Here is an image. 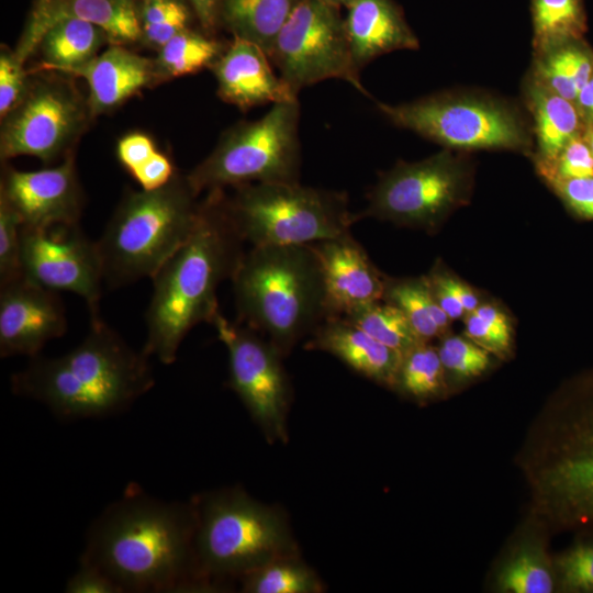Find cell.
Here are the masks:
<instances>
[{"label": "cell", "instance_id": "6da1fadb", "mask_svg": "<svg viewBox=\"0 0 593 593\" xmlns=\"http://www.w3.org/2000/svg\"><path fill=\"white\" fill-rule=\"evenodd\" d=\"M194 532L191 501H165L130 483L89 525L79 560L101 570L122 593L204 589Z\"/></svg>", "mask_w": 593, "mask_h": 593}, {"label": "cell", "instance_id": "4316f807", "mask_svg": "<svg viewBox=\"0 0 593 593\" xmlns=\"http://www.w3.org/2000/svg\"><path fill=\"white\" fill-rule=\"evenodd\" d=\"M382 300L403 312L422 340L441 338L449 332L452 321L433 296L426 276L387 277Z\"/></svg>", "mask_w": 593, "mask_h": 593}, {"label": "cell", "instance_id": "83f0119b", "mask_svg": "<svg viewBox=\"0 0 593 593\" xmlns=\"http://www.w3.org/2000/svg\"><path fill=\"white\" fill-rule=\"evenodd\" d=\"M104 38L103 31L89 22L77 19L59 21L45 32L40 42L45 57L41 68L63 72L78 67L96 56Z\"/></svg>", "mask_w": 593, "mask_h": 593}, {"label": "cell", "instance_id": "2e32d148", "mask_svg": "<svg viewBox=\"0 0 593 593\" xmlns=\"http://www.w3.org/2000/svg\"><path fill=\"white\" fill-rule=\"evenodd\" d=\"M67 331L58 292L21 277L0 286V356L40 355L46 343Z\"/></svg>", "mask_w": 593, "mask_h": 593}, {"label": "cell", "instance_id": "d6a6232c", "mask_svg": "<svg viewBox=\"0 0 593 593\" xmlns=\"http://www.w3.org/2000/svg\"><path fill=\"white\" fill-rule=\"evenodd\" d=\"M221 54L220 43L187 29L159 48L157 65L167 75L183 76L214 64Z\"/></svg>", "mask_w": 593, "mask_h": 593}, {"label": "cell", "instance_id": "ab89813d", "mask_svg": "<svg viewBox=\"0 0 593 593\" xmlns=\"http://www.w3.org/2000/svg\"><path fill=\"white\" fill-rule=\"evenodd\" d=\"M547 184L573 216L593 221V177L551 180Z\"/></svg>", "mask_w": 593, "mask_h": 593}, {"label": "cell", "instance_id": "f546056e", "mask_svg": "<svg viewBox=\"0 0 593 593\" xmlns=\"http://www.w3.org/2000/svg\"><path fill=\"white\" fill-rule=\"evenodd\" d=\"M402 356L422 340L403 312L380 300L342 315Z\"/></svg>", "mask_w": 593, "mask_h": 593}, {"label": "cell", "instance_id": "ee69618b", "mask_svg": "<svg viewBox=\"0 0 593 593\" xmlns=\"http://www.w3.org/2000/svg\"><path fill=\"white\" fill-rule=\"evenodd\" d=\"M156 152L153 141L141 133L128 134L118 144V158L131 175Z\"/></svg>", "mask_w": 593, "mask_h": 593}, {"label": "cell", "instance_id": "4dcf8cb0", "mask_svg": "<svg viewBox=\"0 0 593 593\" xmlns=\"http://www.w3.org/2000/svg\"><path fill=\"white\" fill-rule=\"evenodd\" d=\"M248 593H316L322 585L315 573L293 555L276 558L240 579Z\"/></svg>", "mask_w": 593, "mask_h": 593}, {"label": "cell", "instance_id": "e575fe53", "mask_svg": "<svg viewBox=\"0 0 593 593\" xmlns=\"http://www.w3.org/2000/svg\"><path fill=\"white\" fill-rule=\"evenodd\" d=\"M445 372L458 378H474L485 372L491 354L467 336L446 334L437 348Z\"/></svg>", "mask_w": 593, "mask_h": 593}, {"label": "cell", "instance_id": "e0dca14e", "mask_svg": "<svg viewBox=\"0 0 593 593\" xmlns=\"http://www.w3.org/2000/svg\"><path fill=\"white\" fill-rule=\"evenodd\" d=\"M1 197L24 226L79 224L82 199L70 157L59 166L35 171L9 169Z\"/></svg>", "mask_w": 593, "mask_h": 593}, {"label": "cell", "instance_id": "bcb514c9", "mask_svg": "<svg viewBox=\"0 0 593 593\" xmlns=\"http://www.w3.org/2000/svg\"><path fill=\"white\" fill-rule=\"evenodd\" d=\"M430 291L438 305L451 321L465 317L467 314L461 302L446 283L440 269V262H436L426 275Z\"/></svg>", "mask_w": 593, "mask_h": 593}, {"label": "cell", "instance_id": "836d02e7", "mask_svg": "<svg viewBox=\"0 0 593 593\" xmlns=\"http://www.w3.org/2000/svg\"><path fill=\"white\" fill-rule=\"evenodd\" d=\"M142 36L153 47L160 48L174 36L187 30L189 12L180 0H141Z\"/></svg>", "mask_w": 593, "mask_h": 593}, {"label": "cell", "instance_id": "7402d4cb", "mask_svg": "<svg viewBox=\"0 0 593 593\" xmlns=\"http://www.w3.org/2000/svg\"><path fill=\"white\" fill-rule=\"evenodd\" d=\"M344 20L356 66L399 49H417L419 43L392 0H354Z\"/></svg>", "mask_w": 593, "mask_h": 593}, {"label": "cell", "instance_id": "f907efd6", "mask_svg": "<svg viewBox=\"0 0 593 593\" xmlns=\"http://www.w3.org/2000/svg\"><path fill=\"white\" fill-rule=\"evenodd\" d=\"M575 105L582 121H585L588 126H593V75L579 92Z\"/></svg>", "mask_w": 593, "mask_h": 593}, {"label": "cell", "instance_id": "ffe728a7", "mask_svg": "<svg viewBox=\"0 0 593 593\" xmlns=\"http://www.w3.org/2000/svg\"><path fill=\"white\" fill-rule=\"evenodd\" d=\"M269 60L260 46L234 36L213 64L219 96L242 110L298 100V93L275 74Z\"/></svg>", "mask_w": 593, "mask_h": 593}, {"label": "cell", "instance_id": "ba28073f", "mask_svg": "<svg viewBox=\"0 0 593 593\" xmlns=\"http://www.w3.org/2000/svg\"><path fill=\"white\" fill-rule=\"evenodd\" d=\"M378 110L395 126L447 149L513 150L532 154L529 115L515 102L475 90L445 91Z\"/></svg>", "mask_w": 593, "mask_h": 593}, {"label": "cell", "instance_id": "ac0fdd59", "mask_svg": "<svg viewBox=\"0 0 593 593\" xmlns=\"http://www.w3.org/2000/svg\"><path fill=\"white\" fill-rule=\"evenodd\" d=\"M321 262L328 316L382 300L387 276L350 234L312 244Z\"/></svg>", "mask_w": 593, "mask_h": 593}, {"label": "cell", "instance_id": "1f68e13d", "mask_svg": "<svg viewBox=\"0 0 593 593\" xmlns=\"http://www.w3.org/2000/svg\"><path fill=\"white\" fill-rule=\"evenodd\" d=\"M445 374L437 348L421 342L402 356L394 387L414 399L427 400L443 391Z\"/></svg>", "mask_w": 593, "mask_h": 593}, {"label": "cell", "instance_id": "816d5d0a", "mask_svg": "<svg viewBox=\"0 0 593 593\" xmlns=\"http://www.w3.org/2000/svg\"><path fill=\"white\" fill-rule=\"evenodd\" d=\"M582 135H583L585 142L588 143L592 154H593V126H586L582 131Z\"/></svg>", "mask_w": 593, "mask_h": 593}, {"label": "cell", "instance_id": "4fadbf2b", "mask_svg": "<svg viewBox=\"0 0 593 593\" xmlns=\"http://www.w3.org/2000/svg\"><path fill=\"white\" fill-rule=\"evenodd\" d=\"M21 269L23 277L41 287L71 292L83 299L90 324L102 321V264L97 243L85 235L79 224L22 225Z\"/></svg>", "mask_w": 593, "mask_h": 593}, {"label": "cell", "instance_id": "7dc6e473", "mask_svg": "<svg viewBox=\"0 0 593 593\" xmlns=\"http://www.w3.org/2000/svg\"><path fill=\"white\" fill-rule=\"evenodd\" d=\"M446 283L461 302L467 314L474 312L482 303L478 292L463 280L457 278L440 264Z\"/></svg>", "mask_w": 593, "mask_h": 593}, {"label": "cell", "instance_id": "f1b7e54d", "mask_svg": "<svg viewBox=\"0 0 593 593\" xmlns=\"http://www.w3.org/2000/svg\"><path fill=\"white\" fill-rule=\"evenodd\" d=\"M534 52L580 40L586 30L582 0H532Z\"/></svg>", "mask_w": 593, "mask_h": 593}, {"label": "cell", "instance_id": "f6af8a7d", "mask_svg": "<svg viewBox=\"0 0 593 593\" xmlns=\"http://www.w3.org/2000/svg\"><path fill=\"white\" fill-rule=\"evenodd\" d=\"M132 176L145 191L160 189L175 178L171 161L159 152H156Z\"/></svg>", "mask_w": 593, "mask_h": 593}, {"label": "cell", "instance_id": "681fc988", "mask_svg": "<svg viewBox=\"0 0 593 593\" xmlns=\"http://www.w3.org/2000/svg\"><path fill=\"white\" fill-rule=\"evenodd\" d=\"M222 0H190L202 26L211 31L220 18Z\"/></svg>", "mask_w": 593, "mask_h": 593}, {"label": "cell", "instance_id": "d4e9b609", "mask_svg": "<svg viewBox=\"0 0 593 593\" xmlns=\"http://www.w3.org/2000/svg\"><path fill=\"white\" fill-rule=\"evenodd\" d=\"M592 75L593 54L580 38L534 52L528 77L575 103L579 92Z\"/></svg>", "mask_w": 593, "mask_h": 593}, {"label": "cell", "instance_id": "5bb4252c", "mask_svg": "<svg viewBox=\"0 0 593 593\" xmlns=\"http://www.w3.org/2000/svg\"><path fill=\"white\" fill-rule=\"evenodd\" d=\"M212 325L228 353L231 388L268 438L286 439L289 383L282 355L261 334L221 311Z\"/></svg>", "mask_w": 593, "mask_h": 593}, {"label": "cell", "instance_id": "c3c4849f", "mask_svg": "<svg viewBox=\"0 0 593 593\" xmlns=\"http://www.w3.org/2000/svg\"><path fill=\"white\" fill-rule=\"evenodd\" d=\"M472 313H475L479 317L495 328L508 334H513L512 322L506 312L503 311L500 305L482 302L480 306Z\"/></svg>", "mask_w": 593, "mask_h": 593}, {"label": "cell", "instance_id": "5b68a950", "mask_svg": "<svg viewBox=\"0 0 593 593\" xmlns=\"http://www.w3.org/2000/svg\"><path fill=\"white\" fill-rule=\"evenodd\" d=\"M239 323L286 356L328 317L324 277L313 245L253 246L232 277Z\"/></svg>", "mask_w": 593, "mask_h": 593}, {"label": "cell", "instance_id": "7a4b0ae2", "mask_svg": "<svg viewBox=\"0 0 593 593\" xmlns=\"http://www.w3.org/2000/svg\"><path fill=\"white\" fill-rule=\"evenodd\" d=\"M245 243L228 214L223 189L210 191L190 236L150 278L142 349L148 357L171 365L188 333L200 323H213L220 312L219 286L234 276Z\"/></svg>", "mask_w": 593, "mask_h": 593}, {"label": "cell", "instance_id": "f35d334b", "mask_svg": "<svg viewBox=\"0 0 593 593\" xmlns=\"http://www.w3.org/2000/svg\"><path fill=\"white\" fill-rule=\"evenodd\" d=\"M21 227L19 214L0 199V286L21 278Z\"/></svg>", "mask_w": 593, "mask_h": 593}, {"label": "cell", "instance_id": "3957f363", "mask_svg": "<svg viewBox=\"0 0 593 593\" xmlns=\"http://www.w3.org/2000/svg\"><path fill=\"white\" fill-rule=\"evenodd\" d=\"M149 358L103 320L59 357L35 356L11 377L16 395L46 406L61 421L102 418L126 411L154 385Z\"/></svg>", "mask_w": 593, "mask_h": 593}, {"label": "cell", "instance_id": "603a6c76", "mask_svg": "<svg viewBox=\"0 0 593 593\" xmlns=\"http://www.w3.org/2000/svg\"><path fill=\"white\" fill-rule=\"evenodd\" d=\"M63 72L86 79L90 111L100 114L145 87L153 78L154 65L121 45H112L101 55Z\"/></svg>", "mask_w": 593, "mask_h": 593}, {"label": "cell", "instance_id": "d590c367", "mask_svg": "<svg viewBox=\"0 0 593 593\" xmlns=\"http://www.w3.org/2000/svg\"><path fill=\"white\" fill-rule=\"evenodd\" d=\"M499 583L501 589L514 593H550L555 588L548 567L527 552L516 556L503 568Z\"/></svg>", "mask_w": 593, "mask_h": 593}, {"label": "cell", "instance_id": "8d00e7d4", "mask_svg": "<svg viewBox=\"0 0 593 593\" xmlns=\"http://www.w3.org/2000/svg\"><path fill=\"white\" fill-rule=\"evenodd\" d=\"M558 580L568 592H593V534L581 538L556 561Z\"/></svg>", "mask_w": 593, "mask_h": 593}, {"label": "cell", "instance_id": "8992f818", "mask_svg": "<svg viewBox=\"0 0 593 593\" xmlns=\"http://www.w3.org/2000/svg\"><path fill=\"white\" fill-rule=\"evenodd\" d=\"M187 178L130 192L97 243L104 284L118 289L152 278L190 236L200 204Z\"/></svg>", "mask_w": 593, "mask_h": 593}, {"label": "cell", "instance_id": "30bf717a", "mask_svg": "<svg viewBox=\"0 0 593 593\" xmlns=\"http://www.w3.org/2000/svg\"><path fill=\"white\" fill-rule=\"evenodd\" d=\"M298 100L272 104L260 119L233 128L187 180L203 190L262 182H299Z\"/></svg>", "mask_w": 593, "mask_h": 593}, {"label": "cell", "instance_id": "7bdbcfd3", "mask_svg": "<svg viewBox=\"0 0 593 593\" xmlns=\"http://www.w3.org/2000/svg\"><path fill=\"white\" fill-rule=\"evenodd\" d=\"M67 593H122L121 589L101 570L79 560L78 568L67 580Z\"/></svg>", "mask_w": 593, "mask_h": 593}, {"label": "cell", "instance_id": "f5cc1de1", "mask_svg": "<svg viewBox=\"0 0 593 593\" xmlns=\"http://www.w3.org/2000/svg\"><path fill=\"white\" fill-rule=\"evenodd\" d=\"M336 8L348 7L354 0H323Z\"/></svg>", "mask_w": 593, "mask_h": 593}, {"label": "cell", "instance_id": "8fae6325", "mask_svg": "<svg viewBox=\"0 0 593 593\" xmlns=\"http://www.w3.org/2000/svg\"><path fill=\"white\" fill-rule=\"evenodd\" d=\"M473 172L469 157L447 148L419 161H400L380 176L357 217L435 231L469 202Z\"/></svg>", "mask_w": 593, "mask_h": 593}, {"label": "cell", "instance_id": "d6986e66", "mask_svg": "<svg viewBox=\"0 0 593 593\" xmlns=\"http://www.w3.org/2000/svg\"><path fill=\"white\" fill-rule=\"evenodd\" d=\"M137 0H37L14 54L24 61L55 23L77 19L100 30L113 45L133 43L142 36Z\"/></svg>", "mask_w": 593, "mask_h": 593}, {"label": "cell", "instance_id": "cb8c5ba5", "mask_svg": "<svg viewBox=\"0 0 593 593\" xmlns=\"http://www.w3.org/2000/svg\"><path fill=\"white\" fill-rule=\"evenodd\" d=\"M523 94L534 136V164L549 165L571 138L582 133V118L574 102L528 76Z\"/></svg>", "mask_w": 593, "mask_h": 593}, {"label": "cell", "instance_id": "44dd1931", "mask_svg": "<svg viewBox=\"0 0 593 593\" xmlns=\"http://www.w3.org/2000/svg\"><path fill=\"white\" fill-rule=\"evenodd\" d=\"M307 348L332 354L356 372L394 387L402 355L344 316H328L310 335Z\"/></svg>", "mask_w": 593, "mask_h": 593}, {"label": "cell", "instance_id": "b9f144b4", "mask_svg": "<svg viewBox=\"0 0 593 593\" xmlns=\"http://www.w3.org/2000/svg\"><path fill=\"white\" fill-rule=\"evenodd\" d=\"M23 61L14 54L0 56V114L7 116L16 105L24 88Z\"/></svg>", "mask_w": 593, "mask_h": 593}, {"label": "cell", "instance_id": "9a60e30c", "mask_svg": "<svg viewBox=\"0 0 593 593\" xmlns=\"http://www.w3.org/2000/svg\"><path fill=\"white\" fill-rule=\"evenodd\" d=\"M82 111L72 93L54 85L36 88L12 114L1 135V158H56L79 127Z\"/></svg>", "mask_w": 593, "mask_h": 593}, {"label": "cell", "instance_id": "484cf974", "mask_svg": "<svg viewBox=\"0 0 593 593\" xmlns=\"http://www.w3.org/2000/svg\"><path fill=\"white\" fill-rule=\"evenodd\" d=\"M302 0H222L220 18L238 36L269 56L279 32Z\"/></svg>", "mask_w": 593, "mask_h": 593}, {"label": "cell", "instance_id": "74e56055", "mask_svg": "<svg viewBox=\"0 0 593 593\" xmlns=\"http://www.w3.org/2000/svg\"><path fill=\"white\" fill-rule=\"evenodd\" d=\"M535 168L546 183L551 180L593 177V154L581 133L567 143L551 164Z\"/></svg>", "mask_w": 593, "mask_h": 593}, {"label": "cell", "instance_id": "277c9868", "mask_svg": "<svg viewBox=\"0 0 593 593\" xmlns=\"http://www.w3.org/2000/svg\"><path fill=\"white\" fill-rule=\"evenodd\" d=\"M529 460L535 510L556 530L593 534V368L562 384Z\"/></svg>", "mask_w": 593, "mask_h": 593}, {"label": "cell", "instance_id": "7c38bea8", "mask_svg": "<svg viewBox=\"0 0 593 593\" xmlns=\"http://www.w3.org/2000/svg\"><path fill=\"white\" fill-rule=\"evenodd\" d=\"M269 58L296 93L323 80L342 79L368 96L339 8L323 0L300 2L276 37Z\"/></svg>", "mask_w": 593, "mask_h": 593}, {"label": "cell", "instance_id": "52a82bcc", "mask_svg": "<svg viewBox=\"0 0 593 593\" xmlns=\"http://www.w3.org/2000/svg\"><path fill=\"white\" fill-rule=\"evenodd\" d=\"M191 503L195 559L204 589L217 580L242 579L268 561L293 555L284 519L243 491H215Z\"/></svg>", "mask_w": 593, "mask_h": 593}, {"label": "cell", "instance_id": "db71d44e", "mask_svg": "<svg viewBox=\"0 0 593 593\" xmlns=\"http://www.w3.org/2000/svg\"><path fill=\"white\" fill-rule=\"evenodd\" d=\"M138 1V0H137Z\"/></svg>", "mask_w": 593, "mask_h": 593}, {"label": "cell", "instance_id": "60d3db41", "mask_svg": "<svg viewBox=\"0 0 593 593\" xmlns=\"http://www.w3.org/2000/svg\"><path fill=\"white\" fill-rule=\"evenodd\" d=\"M465 336L485 349L491 355L505 358L512 350L513 334L502 332L490 325L475 313L463 317Z\"/></svg>", "mask_w": 593, "mask_h": 593}, {"label": "cell", "instance_id": "9c48e42d", "mask_svg": "<svg viewBox=\"0 0 593 593\" xmlns=\"http://www.w3.org/2000/svg\"><path fill=\"white\" fill-rule=\"evenodd\" d=\"M226 208L237 231L251 246L311 245L350 234L358 221L344 192L262 182L236 187Z\"/></svg>", "mask_w": 593, "mask_h": 593}]
</instances>
